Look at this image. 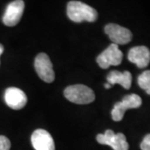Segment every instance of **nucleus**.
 <instances>
[{"label":"nucleus","mask_w":150,"mask_h":150,"mask_svg":"<svg viewBox=\"0 0 150 150\" xmlns=\"http://www.w3.org/2000/svg\"><path fill=\"white\" fill-rule=\"evenodd\" d=\"M138 84L142 89L150 95V70L143 72L138 77Z\"/></svg>","instance_id":"13"},{"label":"nucleus","mask_w":150,"mask_h":150,"mask_svg":"<svg viewBox=\"0 0 150 150\" xmlns=\"http://www.w3.org/2000/svg\"><path fill=\"white\" fill-rule=\"evenodd\" d=\"M129 60L139 69H144L150 63V50L146 46H137L129 50Z\"/></svg>","instance_id":"11"},{"label":"nucleus","mask_w":150,"mask_h":150,"mask_svg":"<svg viewBox=\"0 0 150 150\" xmlns=\"http://www.w3.org/2000/svg\"><path fill=\"white\" fill-rule=\"evenodd\" d=\"M64 93L69 101L77 104H88L95 99L93 91L88 86L83 84L69 86L65 88Z\"/></svg>","instance_id":"2"},{"label":"nucleus","mask_w":150,"mask_h":150,"mask_svg":"<svg viewBox=\"0 0 150 150\" xmlns=\"http://www.w3.org/2000/svg\"><path fill=\"white\" fill-rule=\"evenodd\" d=\"M104 88H107V89H108V88H112V85H111V84H109V83H106L104 84Z\"/></svg>","instance_id":"17"},{"label":"nucleus","mask_w":150,"mask_h":150,"mask_svg":"<svg viewBox=\"0 0 150 150\" xmlns=\"http://www.w3.org/2000/svg\"><path fill=\"white\" fill-rule=\"evenodd\" d=\"M10 140L4 135H0V150H10Z\"/></svg>","instance_id":"14"},{"label":"nucleus","mask_w":150,"mask_h":150,"mask_svg":"<svg viewBox=\"0 0 150 150\" xmlns=\"http://www.w3.org/2000/svg\"><path fill=\"white\" fill-rule=\"evenodd\" d=\"M31 142L35 150H55L51 134L44 129L35 130L31 136Z\"/></svg>","instance_id":"10"},{"label":"nucleus","mask_w":150,"mask_h":150,"mask_svg":"<svg viewBox=\"0 0 150 150\" xmlns=\"http://www.w3.org/2000/svg\"><path fill=\"white\" fill-rule=\"evenodd\" d=\"M4 100L8 107L14 110H19L26 105L28 98L25 93L21 89L11 87L6 89Z\"/></svg>","instance_id":"9"},{"label":"nucleus","mask_w":150,"mask_h":150,"mask_svg":"<svg viewBox=\"0 0 150 150\" xmlns=\"http://www.w3.org/2000/svg\"><path fill=\"white\" fill-rule=\"evenodd\" d=\"M96 140L100 144L110 146L113 150H129L125 135L122 133L115 134L111 129L106 130L104 134H98Z\"/></svg>","instance_id":"5"},{"label":"nucleus","mask_w":150,"mask_h":150,"mask_svg":"<svg viewBox=\"0 0 150 150\" xmlns=\"http://www.w3.org/2000/svg\"><path fill=\"white\" fill-rule=\"evenodd\" d=\"M140 149L142 150H150V134H147L144 138L140 144Z\"/></svg>","instance_id":"15"},{"label":"nucleus","mask_w":150,"mask_h":150,"mask_svg":"<svg viewBox=\"0 0 150 150\" xmlns=\"http://www.w3.org/2000/svg\"><path fill=\"white\" fill-rule=\"evenodd\" d=\"M35 70L39 78L46 83H52L55 79L53 64L48 55L44 53L38 54L34 61Z\"/></svg>","instance_id":"6"},{"label":"nucleus","mask_w":150,"mask_h":150,"mask_svg":"<svg viewBox=\"0 0 150 150\" xmlns=\"http://www.w3.org/2000/svg\"><path fill=\"white\" fill-rule=\"evenodd\" d=\"M24 6V2L22 0L13 1L7 6L3 17V22L6 26L13 27L19 23L23 13Z\"/></svg>","instance_id":"8"},{"label":"nucleus","mask_w":150,"mask_h":150,"mask_svg":"<svg viewBox=\"0 0 150 150\" xmlns=\"http://www.w3.org/2000/svg\"><path fill=\"white\" fill-rule=\"evenodd\" d=\"M4 46L0 43V56H1V54L4 53Z\"/></svg>","instance_id":"16"},{"label":"nucleus","mask_w":150,"mask_h":150,"mask_svg":"<svg viewBox=\"0 0 150 150\" xmlns=\"http://www.w3.org/2000/svg\"><path fill=\"white\" fill-rule=\"evenodd\" d=\"M123 53L118 48V45L112 43L103 52L97 57V64L100 68L106 69L110 66H117L122 63Z\"/></svg>","instance_id":"4"},{"label":"nucleus","mask_w":150,"mask_h":150,"mask_svg":"<svg viewBox=\"0 0 150 150\" xmlns=\"http://www.w3.org/2000/svg\"><path fill=\"white\" fill-rule=\"evenodd\" d=\"M107 83L114 85L120 84L125 89H129L132 84V74L129 71L121 73L119 71H112L107 76Z\"/></svg>","instance_id":"12"},{"label":"nucleus","mask_w":150,"mask_h":150,"mask_svg":"<svg viewBox=\"0 0 150 150\" xmlns=\"http://www.w3.org/2000/svg\"><path fill=\"white\" fill-rule=\"evenodd\" d=\"M67 15L75 23L94 22L98 18V12L93 8L79 1H70L67 6Z\"/></svg>","instance_id":"1"},{"label":"nucleus","mask_w":150,"mask_h":150,"mask_svg":"<svg viewBox=\"0 0 150 150\" xmlns=\"http://www.w3.org/2000/svg\"><path fill=\"white\" fill-rule=\"evenodd\" d=\"M104 32L112 43L117 45L127 44L133 38V34L129 29L115 23L107 24L104 28Z\"/></svg>","instance_id":"7"},{"label":"nucleus","mask_w":150,"mask_h":150,"mask_svg":"<svg viewBox=\"0 0 150 150\" xmlns=\"http://www.w3.org/2000/svg\"><path fill=\"white\" fill-rule=\"evenodd\" d=\"M142 104V99L139 95L133 93L123 98L121 102L116 103L112 109L111 115L113 121L119 122L123 118L125 112L129 108H137Z\"/></svg>","instance_id":"3"}]
</instances>
